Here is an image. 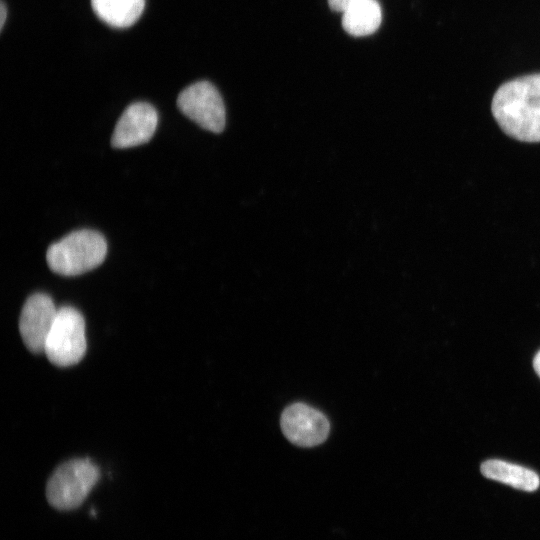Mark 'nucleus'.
Returning <instances> with one entry per match:
<instances>
[{"label": "nucleus", "mask_w": 540, "mask_h": 540, "mask_svg": "<svg viewBox=\"0 0 540 540\" xmlns=\"http://www.w3.org/2000/svg\"><path fill=\"white\" fill-rule=\"evenodd\" d=\"M96 15L112 27L133 25L141 16L145 0H91Z\"/></svg>", "instance_id": "obj_10"}, {"label": "nucleus", "mask_w": 540, "mask_h": 540, "mask_svg": "<svg viewBox=\"0 0 540 540\" xmlns=\"http://www.w3.org/2000/svg\"><path fill=\"white\" fill-rule=\"evenodd\" d=\"M6 16H7V8H6V5H5L4 1L1 0V6H0V18H1V20H0V29L1 30L4 27Z\"/></svg>", "instance_id": "obj_13"}, {"label": "nucleus", "mask_w": 540, "mask_h": 540, "mask_svg": "<svg viewBox=\"0 0 540 540\" xmlns=\"http://www.w3.org/2000/svg\"><path fill=\"white\" fill-rule=\"evenodd\" d=\"M105 238L93 230L74 231L50 245L46 252L49 268L62 276H76L93 270L105 259Z\"/></svg>", "instance_id": "obj_2"}, {"label": "nucleus", "mask_w": 540, "mask_h": 540, "mask_svg": "<svg viewBox=\"0 0 540 540\" xmlns=\"http://www.w3.org/2000/svg\"><path fill=\"white\" fill-rule=\"evenodd\" d=\"M180 111L200 127L213 133L223 131L226 122L224 102L216 87L198 81L186 87L177 98Z\"/></svg>", "instance_id": "obj_5"}, {"label": "nucleus", "mask_w": 540, "mask_h": 540, "mask_svg": "<svg viewBox=\"0 0 540 540\" xmlns=\"http://www.w3.org/2000/svg\"><path fill=\"white\" fill-rule=\"evenodd\" d=\"M158 124L155 108L145 102L129 105L118 119L111 138L114 148H131L148 142Z\"/></svg>", "instance_id": "obj_8"}, {"label": "nucleus", "mask_w": 540, "mask_h": 540, "mask_svg": "<svg viewBox=\"0 0 540 540\" xmlns=\"http://www.w3.org/2000/svg\"><path fill=\"white\" fill-rule=\"evenodd\" d=\"M359 1L361 0H328V3L332 10L344 13Z\"/></svg>", "instance_id": "obj_12"}, {"label": "nucleus", "mask_w": 540, "mask_h": 540, "mask_svg": "<svg viewBox=\"0 0 540 540\" xmlns=\"http://www.w3.org/2000/svg\"><path fill=\"white\" fill-rule=\"evenodd\" d=\"M533 366H534V369H535L536 373L540 377V351L536 354V356L534 358Z\"/></svg>", "instance_id": "obj_14"}, {"label": "nucleus", "mask_w": 540, "mask_h": 540, "mask_svg": "<svg viewBox=\"0 0 540 540\" xmlns=\"http://www.w3.org/2000/svg\"><path fill=\"white\" fill-rule=\"evenodd\" d=\"M280 424L286 438L301 447H313L323 443L330 431L326 416L304 403H294L285 408Z\"/></svg>", "instance_id": "obj_6"}, {"label": "nucleus", "mask_w": 540, "mask_h": 540, "mask_svg": "<svg viewBox=\"0 0 540 540\" xmlns=\"http://www.w3.org/2000/svg\"><path fill=\"white\" fill-rule=\"evenodd\" d=\"M382 12L376 0H361L343 13L342 26L352 36H367L380 26Z\"/></svg>", "instance_id": "obj_11"}, {"label": "nucleus", "mask_w": 540, "mask_h": 540, "mask_svg": "<svg viewBox=\"0 0 540 540\" xmlns=\"http://www.w3.org/2000/svg\"><path fill=\"white\" fill-rule=\"evenodd\" d=\"M86 349L83 315L71 306L59 308L45 343L48 360L59 367L72 366L84 357Z\"/></svg>", "instance_id": "obj_4"}, {"label": "nucleus", "mask_w": 540, "mask_h": 540, "mask_svg": "<svg viewBox=\"0 0 540 540\" xmlns=\"http://www.w3.org/2000/svg\"><path fill=\"white\" fill-rule=\"evenodd\" d=\"M100 477L98 467L88 458L72 459L56 468L46 485V498L61 511L79 507Z\"/></svg>", "instance_id": "obj_3"}, {"label": "nucleus", "mask_w": 540, "mask_h": 540, "mask_svg": "<svg viewBox=\"0 0 540 540\" xmlns=\"http://www.w3.org/2000/svg\"><path fill=\"white\" fill-rule=\"evenodd\" d=\"M481 473L486 478L527 492L537 490L540 485V479L536 472L503 460L490 459L483 462Z\"/></svg>", "instance_id": "obj_9"}, {"label": "nucleus", "mask_w": 540, "mask_h": 540, "mask_svg": "<svg viewBox=\"0 0 540 540\" xmlns=\"http://www.w3.org/2000/svg\"><path fill=\"white\" fill-rule=\"evenodd\" d=\"M491 111L508 136L540 142V73L502 84L493 96Z\"/></svg>", "instance_id": "obj_1"}, {"label": "nucleus", "mask_w": 540, "mask_h": 540, "mask_svg": "<svg viewBox=\"0 0 540 540\" xmlns=\"http://www.w3.org/2000/svg\"><path fill=\"white\" fill-rule=\"evenodd\" d=\"M57 312L58 309L48 294L35 293L27 298L19 317V332L30 352L44 353Z\"/></svg>", "instance_id": "obj_7"}]
</instances>
